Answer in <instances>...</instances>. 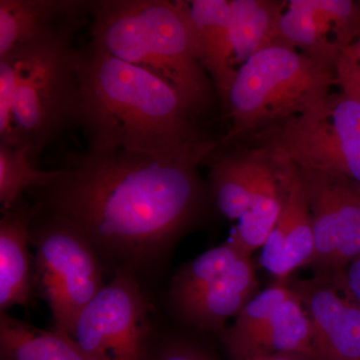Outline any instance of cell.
<instances>
[{
  "label": "cell",
  "mask_w": 360,
  "mask_h": 360,
  "mask_svg": "<svg viewBox=\"0 0 360 360\" xmlns=\"http://www.w3.org/2000/svg\"><path fill=\"white\" fill-rule=\"evenodd\" d=\"M219 141L163 153L115 150L70 156L37 205L77 227L101 262L139 277L162 264L210 196L200 172Z\"/></svg>",
  "instance_id": "cell-1"
},
{
  "label": "cell",
  "mask_w": 360,
  "mask_h": 360,
  "mask_svg": "<svg viewBox=\"0 0 360 360\" xmlns=\"http://www.w3.org/2000/svg\"><path fill=\"white\" fill-rule=\"evenodd\" d=\"M78 82L87 150L163 153L207 137L169 84L91 42L78 49Z\"/></svg>",
  "instance_id": "cell-2"
},
{
  "label": "cell",
  "mask_w": 360,
  "mask_h": 360,
  "mask_svg": "<svg viewBox=\"0 0 360 360\" xmlns=\"http://www.w3.org/2000/svg\"><path fill=\"white\" fill-rule=\"evenodd\" d=\"M91 44L169 84L198 118L214 108L217 92L201 63L184 0H98L91 11Z\"/></svg>",
  "instance_id": "cell-3"
},
{
  "label": "cell",
  "mask_w": 360,
  "mask_h": 360,
  "mask_svg": "<svg viewBox=\"0 0 360 360\" xmlns=\"http://www.w3.org/2000/svg\"><path fill=\"white\" fill-rule=\"evenodd\" d=\"M335 73L284 42L241 65L222 110L231 127L220 146L245 141L311 110L331 92Z\"/></svg>",
  "instance_id": "cell-4"
},
{
  "label": "cell",
  "mask_w": 360,
  "mask_h": 360,
  "mask_svg": "<svg viewBox=\"0 0 360 360\" xmlns=\"http://www.w3.org/2000/svg\"><path fill=\"white\" fill-rule=\"evenodd\" d=\"M77 30H66L4 56L11 59L15 71L13 146H26L33 163L71 124H77L78 49L72 44Z\"/></svg>",
  "instance_id": "cell-5"
},
{
  "label": "cell",
  "mask_w": 360,
  "mask_h": 360,
  "mask_svg": "<svg viewBox=\"0 0 360 360\" xmlns=\"http://www.w3.org/2000/svg\"><path fill=\"white\" fill-rule=\"evenodd\" d=\"M30 241L34 286L49 304L53 329L70 336L78 316L105 286L103 262L77 227L40 210Z\"/></svg>",
  "instance_id": "cell-6"
},
{
  "label": "cell",
  "mask_w": 360,
  "mask_h": 360,
  "mask_svg": "<svg viewBox=\"0 0 360 360\" xmlns=\"http://www.w3.org/2000/svg\"><path fill=\"white\" fill-rule=\"evenodd\" d=\"M258 293L250 255L232 241L201 253L172 277L168 298L174 312L188 326L224 333Z\"/></svg>",
  "instance_id": "cell-7"
},
{
  "label": "cell",
  "mask_w": 360,
  "mask_h": 360,
  "mask_svg": "<svg viewBox=\"0 0 360 360\" xmlns=\"http://www.w3.org/2000/svg\"><path fill=\"white\" fill-rule=\"evenodd\" d=\"M296 167L342 175L360 184V101L340 90L307 112L255 135Z\"/></svg>",
  "instance_id": "cell-8"
},
{
  "label": "cell",
  "mask_w": 360,
  "mask_h": 360,
  "mask_svg": "<svg viewBox=\"0 0 360 360\" xmlns=\"http://www.w3.org/2000/svg\"><path fill=\"white\" fill-rule=\"evenodd\" d=\"M115 274L78 316L70 338L89 360H150L149 304L139 277Z\"/></svg>",
  "instance_id": "cell-9"
},
{
  "label": "cell",
  "mask_w": 360,
  "mask_h": 360,
  "mask_svg": "<svg viewBox=\"0 0 360 360\" xmlns=\"http://www.w3.org/2000/svg\"><path fill=\"white\" fill-rule=\"evenodd\" d=\"M311 217L316 276H333L360 257V184L295 165Z\"/></svg>",
  "instance_id": "cell-10"
},
{
  "label": "cell",
  "mask_w": 360,
  "mask_h": 360,
  "mask_svg": "<svg viewBox=\"0 0 360 360\" xmlns=\"http://www.w3.org/2000/svg\"><path fill=\"white\" fill-rule=\"evenodd\" d=\"M281 33L283 42L335 73L342 52L360 39V2L286 0Z\"/></svg>",
  "instance_id": "cell-11"
},
{
  "label": "cell",
  "mask_w": 360,
  "mask_h": 360,
  "mask_svg": "<svg viewBox=\"0 0 360 360\" xmlns=\"http://www.w3.org/2000/svg\"><path fill=\"white\" fill-rule=\"evenodd\" d=\"M311 322L316 360H360V307L331 276L288 283Z\"/></svg>",
  "instance_id": "cell-12"
},
{
  "label": "cell",
  "mask_w": 360,
  "mask_h": 360,
  "mask_svg": "<svg viewBox=\"0 0 360 360\" xmlns=\"http://www.w3.org/2000/svg\"><path fill=\"white\" fill-rule=\"evenodd\" d=\"M258 143L262 144L264 153L251 191L250 207L238 219V226L229 238L248 255L264 248L281 217L295 176L292 161L278 151Z\"/></svg>",
  "instance_id": "cell-13"
},
{
  "label": "cell",
  "mask_w": 360,
  "mask_h": 360,
  "mask_svg": "<svg viewBox=\"0 0 360 360\" xmlns=\"http://www.w3.org/2000/svg\"><path fill=\"white\" fill-rule=\"evenodd\" d=\"M94 1L86 0H0V58L11 52L77 30Z\"/></svg>",
  "instance_id": "cell-14"
},
{
  "label": "cell",
  "mask_w": 360,
  "mask_h": 360,
  "mask_svg": "<svg viewBox=\"0 0 360 360\" xmlns=\"http://www.w3.org/2000/svg\"><path fill=\"white\" fill-rule=\"evenodd\" d=\"M0 220V314L28 307L34 291V264L30 252L39 205L14 206Z\"/></svg>",
  "instance_id": "cell-15"
},
{
  "label": "cell",
  "mask_w": 360,
  "mask_h": 360,
  "mask_svg": "<svg viewBox=\"0 0 360 360\" xmlns=\"http://www.w3.org/2000/svg\"><path fill=\"white\" fill-rule=\"evenodd\" d=\"M314 253L311 217L295 174L283 212L258 262L277 279H288L295 270L309 265Z\"/></svg>",
  "instance_id": "cell-16"
},
{
  "label": "cell",
  "mask_w": 360,
  "mask_h": 360,
  "mask_svg": "<svg viewBox=\"0 0 360 360\" xmlns=\"http://www.w3.org/2000/svg\"><path fill=\"white\" fill-rule=\"evenodd\" d=\"M264 148L255 141L217 146L210 160V191L219 212L238 220L250 205Z\"/></svg>",
  "instance_id": "cell-17"
},
{
  "label": "cell",
  "mask_w": 360,
  "mask_h": 360,
  "mask_svg": "<svg viewBox=\"0 0 360 360\" xmlns=\"http://www.w3.org/2000/svg\"><path fill=\"white\" fill-rule=\"evenodd\" d=\"M188 6L201 63L222 105L238 70L233 65L231 0H189Z\"/></svg>",
  "instance_id": "cell-18"
},
{
  "label": "cell",
  "mask_w": 360,
  "mask_h": 360,
  "mask_svg": "<svg viewBox=\"0 0 360 360\" xmlns=\"http://www.w3.org/2000/svg\"><path fill=\"white\" fill-rule=\"evenodd\" d=\"M285 2L286 0H231V42L236 70L257 52L283 42L281 20Z\"/></svg>",
  "instance_id": "cell-19"
},
{
  "label": "cell",
  "mask_w": 360,
  "mask_h": 360,
  "mask_svg": "<svg viewBox=\"0 0 360 360\" xmlns=\"http://www.w3.org/2000/svg\"><path fill=\"white\" fill-rule=\"evenodd\" d=\"M0 360H89L66 333L0 314Z\"/></svg>",
  "instance_id": "cell-20"
},
{
  "label": "cell",
  "mask_w": 360,
  "mask_h": 360,
  "mask_svg": "<svg viewBox=\"0 0 360 360\" xmlns=\"http://www.w3.org/2000/svg\"><path fill=\"white\" fill-rule=\"evenodd\" d=\"M243 352H297L315 359L311 322L295 291L276 307L250 348L229 354Z\"/></svg>",
  "instance_id": "cell-21"
},
{
  "label": "cell",
  "mask_w": 360,
  "mask_h": 360,
  "mask_svg": "<svg viewBox=\"0 0 360 360\" xmlns=\"http://www.w3.org/2000/svg\"><path fill=\"white\" fill-rule=\"evenodd\" d=\"M59 169L41 170L34 167L28 148L0 143V205L6 212L20 202L30 187L44 188L58 179Z\"/></svg>",
  "instance_id": "cell-22"
},
{
  "label": "cell",
  "mask_w": 360,
  "mask_h": 360,
  "mask_svg": "<svg viewBox=\"0 0 360 360\" xmlns=\"http://www.w3.org/2000/svg\"><path fill=\"white\" fill-rule=\"evenodd\" d=\"M291 292L288 279H277L276 283L258 292L236 317L233 326L222 333V340L229 354L250 348L274 310Z\"/></svg>",
  "instance_id": "cell-23"
},
{
  "label": "cell",
  "mask_w": 360,
  "mask_h": 360,
  "mask_svg": "<svg viewBox=\"0 0 360 360\" xmlns=\"http://www.w3.org/2000/svg\"><path fill=\"white\" fill-rule=\"evenodd\" d=\"M335 77L341 92L360 101V39L342 52L336 63Z\"/></svg>",
  "instance_id": "cell-24"
},
{
  "label": "cell",
  "mask_w": 360,
  "mask_h": 360,
  "mask_svg": "<svg viewBox=\"0 0 360 360\" xmlns=\"http://www.w3.org/2000/svg\"><path fill=\"white\" fill-rule=\"evenodd\" d=\"M150 360H215L202 348L194 343L172 338L163 340L160 347L151 352Z\"/></svg>",
  "instance_id": "cell-25"
},
{
  "label": "cell",
  "mask_w": 360,
  "mask_h": 360,
  "mask_svg": "<svg viewBox=\"0 0 360 360\" xmlns=\"http://www.w3.org/2000/svg\"><path fill=\"white\" fill-rule=\"evenodd\" d=\"M331 276L338 288L360 307V257Z\"/></svg>",
  "instance_id": "cell-26"
},
{
  "label": "cell",
  "mask_w": 360,
  "mask_h": 360,
  "mask_svg": "<svg viewBox=\"0 0 360 360\" xmlns=\"http://www.w3.org/2000/svg\"><path fill=\"white\" fill-rule=\"evenodd\" d=\"M232 360H316L314 357L297 352H243L231 355Z\"/></svg>",
  "instance_id": "cell-27"
}]
</instances>
